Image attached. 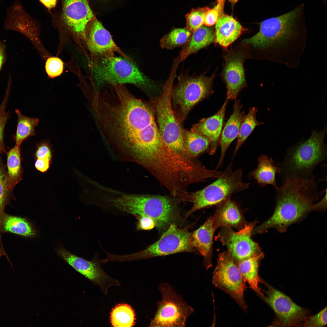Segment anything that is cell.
Wrapping results in <instances>:
<instances>
[{"mask_svg": "<svg viewBox=\"0 0 327 327\" xmlns=\"http://www.w3.org/2000/svg\"><path fill=\"white\" fill-rule=\"evenodd\" d=\"M135 311L130 305L119 304L113 308L110 313L111 326L114 327H132L136 323Z\"/></svg>", "mask_w": 327, "mask_h": 327, "instance_id": "30", "label": "cell"}, {"mask_svg": "<svg viewBox=\"0 0 327 327\" xmlns=\"http://www.w3.org/2000/svg\"><path fill=\"white\" fill-rule=\"evenodd\" d=\"M0 231L27 237H33L37 234L33 225L27 219L9 215L5 212L0 216Z\"/></svg>", "mask_w": 327, "mask_h": 327, "instance_id": "28", "label": "cell"}, {"mask_svg": "<svg viewBox=\"0 0 327 327\" xmlns=\"http://www.w3.org/2000/svg\"><path fill=\"white\" fill-rule=\"evenodd\" d=\"M97 91L92 106L104 136L140 164L166 147L152 105L137 98L122 84Z\"/></svg>", "mask_w": 327, "mask_h": 327, "instance_id": "1", "label": "cell"}, {"mask_svg": "<svg viewBox=\"0 0 327 327\" xmlns=\"http://www.w3.org/2000/svg\"><path fill=\"white\" fill-rule=\"evenodd\" d=\"M6 48L5 43L0 41V72L6 59Z\"/></svg>", "mask_w": 327, "mask_h": 327, "instance_id": "44", "label": "cell"}, {"mask_svg": "<svg viewBox=\"0 0 327 327\" xmlns=\"http://www.w3.org/2000/svg\"><path fill=\"white\" fill-rule=\"evenodd\" d=\"M232 166L231 163L215 181L191 194L190 200L193 205L186 217L200 209L217 205L230 198L233 194L249 188L250 183L243 181L241 170L233 171Z\"/></svg>", "mask_w": 327, "mask_h": 327, "instance_id": "8", "label": "cell"}, {"mask_svg": "<svg viewBox=\"0 0 327 327\" xmlns=\"http://www.w3.org/2000/svg\"><path fill=\"white\" fill-rule=\"evenodd\" d=\"M209 9L205 7L192 9L186 15L187 28L193 32L203 25L205 14Z\"/></svg>", "mask_w": 327, "mask_h": 327, "instance_id": "36", "label": "cell"}, {"mask_svg": "<svg viewBox=\"0 0 327 327\" xmlns=\"http://www.w3.org/2000/svg\"><path fill=\"white\" fill-rule=\"evenodd\" d=\"M5 254V253L0 246V257Z\"/></svg>", "mask_w": 327, "mask_h": 327, "instance_id": "47", "label": "cell"}, {"mask_svg": "<svg viewBox=\"0 0 327 327\" xmlns=\"http://www.w3.org/2000/svg\"><path fill=\"white\" fill-rule=\"evenodd\" d=\"M262 282L267 288L266 296H259L272 309L275 317L271 326H304L310 312L294 302L289 297L269 284Z\"/></svg>", "mask_w": 327, "mask_h": 327, "instance_id": "13", "label": "cell"}, {"mask_svg": "<svg viewBox=\"0 0 327 327\" xmlns=\"http://www.w3.org/2000/svg\"><path fill=\"white\" fill-rule=\"evenodd\" d=\"M20 146L16 145L7 154V183L12 192L16 184L22 180V169Z\"/></svg>", "mask_w": 327, "mask_h": 327, "instance_id": "29", "label": "cell"}, {"mask_svg": "<svg viewBox=\"0 0 327 327\" xmlns=\"http://www.w3.org/2000/svg\"><path fill=\"white\" fill-rule=\"evenodd\" d=\"M217 205L212 216L213 226L215 230L220 227H233L240 230L246 223L239 206L230 198Z\"/></svg>", "mask_w": 327, "mask_h": 327, "instance_id": "20", "label": "cell"}, {"mask_svg": "<svg viewBox=\"0 0 327 327\" xmlns=\"http://www.w3.org/2000/svg\"><path fill=\"white\" fill-rule=\"evenodd\" d=\"M190 235L187 230L171 224L158 241L145 249L128 255L112 254L111 259L113 262H124L191 251L193 247L190 243Z\"/></svg>", "mask_w": 327, "mask_h": 327, "instance_id": "10", "label": "cell"}, {"mask_svg": "<svg viewBox=\"0 0 327 327\" xmlns=\"http://www.w3.org/2000/svg\"><path fill=\"white\" fill-rule=\"evenodd\" d=\"M159 289L161 299L157 303V309L149 326H185L188 317L194 312L193 308L168 283L161 284Z\"/></svg>", "mask_w": 327, "mask_h": 327, "instance_id": "11", "label": "cell"}, {"mask_svg": "<svg viewBox=\"0 0 327 327\" xmlns=\"http://www.w3.org/2000/svg\"><path fill=\"white\" fill-rule=\"evenodd\" d=\"M232 5H234L239 0H227Z\"/></svg>", "mask_w": 327, "mask_h": 327, "instance_id": "46", "label": "cell"}, {"mask_svg": "<svg viewBox=\"0 0 327 327\" xmlns=\"http://www.w3.org/2000/svg\"><path fill=\"white\" fill-rule=\"evenodd\" d=\"M327 191L325 195L322 199L317 203L313 204V210L322 211L325 210L327 206Z\"/></svg>", "mask_w": 327, "mask_h": 327, "instance_id": "43", "label": "cell"}, {"mask_svg": "<svg viewBox=\"0 0 327 327\" xmlns=\"http://www.w3.org/2000/svg\"><path fill=\"white\" fill-rule=\"evenodd\" d=\"M243 58L237 54H233L226 58L224 78L227 88L226 98L236 100L240 91L246 85Z\"/></svg>", "mask_w": 327, "mask_h": 327, "instance_id": "19", "label": "cell"}, {"mask_svg": "<svg viewBox=\"0 0 327 327\" xmlns=\"http://www.w3.org/2000/svg\"><path fill=\"white\" fill-rule=\"evenodd\" d=\"M62 17L68 27L84 39L88 24L95 18L87 0H64Z\"/></svg>", "mask_w": 327, "mask_h": 327, "instance_id": "17", "label": "cell"}, {"mask_svg": "<svg viewBox=\"0 0 327 327\" xmlns=\"http://www.w3.org/2000/svg\"><path fill=\"white\" fill-rule=\"evenodd\" d=\"M192 33L187 28H175L160 40V46L163 48L170 50L183 46L189 41Z\"/></svg>", "mask_w": 327, "mask_h": 327, "instance_id": "34", "label": "cell"}, {"mask_svg": "<svg viewBox=\"0 0 327 327\" xmlns=\"http://www.w3.org/2000/svg\"><path fill=\"white\" fill-rule=\"evenodd\" d=\"M298 8L282 15L262 21L258 32L243 42L261 49L281 47L292 39L296 34L295 21Z\"/></svg>", "mask_w": 327, "mask_h": 327, "instance_id": "9", "label": "cell"}, {"mask_svg": "<svg viewBox=\"0 0 327 327\" xmlns=\"http://www.w3.org/2000/svg\"><path fill=\"white\" fill-rule=\"evenodd\" d=\"M215 231L211 216L191 233L190 237V245L195 247L203 256L204 266L206 269L212 266L213 238Z\"/></svg>", "mask_w": 327, "mask_h": 327, "instance_id": "21", "label": "cell"}, {"mask_svg": "<svg viewBox=\"0 0 327 327\" xmlns=\"http://www.w3.org/2000/svg\"><path fill=\"white\" fill-rule=\"evenodd\" d=\"M172 87L171 103L175 116L182 124L193 108L213 92V77L190 76L182 73Z\"/></svg>", "mask_w": 327, "mask_h": 327, "instance_id": "7", "label": "cell"}, {"mask_svg": "<svg viewBox=\"0 0 327 327\" xmlns=\"http://www.w3.org/2000/svg\"><path fill=\"white\" fill-rule=\"evenodd\" d=\"M282 184L275 189L276 207L272 216L254 227L252 235L264 233L271 228L282 233L291 225L302 220L311 211L313 204L327 189L317 190L315 177L307 179L296 176L283 178Z\"/></svg>", "mask_w": 327, "mask_h": 327, "instance_id": "2", "label": "cell"}, {"mask_svg": "<svg viewBox=\"0 0 327 327\" xmlns=\"http://www.w3.org/2000/svg\"><path fill=\"white\" fill-rule=\"evenodd\" d=\"M109 197L111 206L127 213L147 216L152 219L156 226L163 229L172 221L174 209L171 201L166 196L119 193Z\"/></svg>", "mask_w": 327, "mask_h": 327, "instance_id": "5", "label": "cell"}, {"mask_svg": "<svg viewBox=\"0 0 327 327\" xmlns=\"http://www.w3.org/2000/svg\"><path fill=\"white\" fill-rule=\"evenodd\" d=\"M45 68L48 75L51 78H54L62 74L63 71L64 63L58 58L51 57L46 60Z\"/></svg>", "mask_w": 327, "mask_h": 327, "instance_id": "39", "label": "cell"}, {"mask_svg": "<svg viewBox=\"0 0 327 327\" xmlns=\"http://www.w3.org/2000/svg\"><path fill=\"white\" fill-rule=\"evenodd\" d=\"M256 223L255 221L246 223L237 232L231 228L222 227L215 237L227 248L236 263L262 252L258 243L251 238Z\"/></svg>", "mask_w": 327, "mask_h": 327, "instance_id": "15", "label": "cell"}, {"mask_svg": "<svg viewBox=\"0 0 327 327\" xmlns=\"http://www.w3.org/2000/svg\"><path fill=\"white\" fill-rule=\"evenodd\" d=\"M225 0H216V4L212 8L206 12L204 18V24L210 27L215 25L217 21L221 12L224 10Z\"/></svg>", "mask_w": 327, "mask_h": 327, "instance_id": "40", "label": "cell"}, {"mask_svg": "<svg viewBox=\"0 0 327 327\" xmlns=\"http://www.w3.org/2000/svg\"><path fill=\"white\" fill-rule=\"evenodd\" d=\"M327 307L318 313L308 317L305 323V327H323L327 324Z\"/></svg>", "mask_w": 327, "mask_h": 327, "instance_id": "41", "label": "cell"}, {"mask_svg": "<svg viewBox=\"0 0 327 327\" xmlns=\"http://www.w3.org/2000/svg\"><path fill=\"white\" fill-rule=\"evenodd\" d=\"M274 163L272 157L261 155L258 159L257 168L250 172L249 177L255 180L261 187L270 185L277 188L276 175L277 173H280L281 169L275 165Z\"/></svg>", "mask_w": 327, "mask_h": 327, "instance_id": "26", "label": "cell"}, {"mask_svg": "<svg viewBox=\"0 0 327 327\" xmlns=\"http://www.w3.org/2000/svg\"><path fill=\"white\" fill-rule=\"evenodd\" d=\"M170 73L162 86L160 94L152 101L156 122L163 141L170 149L182 155H187L184 144V128L177 119L171 101V92L176 76Z\"/></svg>", "mask_w": 327, "mask_h": 327, "instance_id": "6", "label": "cell"}, {"mask_svg": "<svg viewBox=\"0 0 327 327\" xmlns=\"http://www.w3.org/2000/svg\"><path fill=\"white\" fill-rule=\"evenodd\" d=\"M229 100L226 98L220 109L210 117L200 120L193 125L190 131L201 135L208 139L210 144L208 149L209 155L216 152L222 132L224 119Z\"/></svg>", "mask_w": 327, "mask_h": 327, "instance_id": "18", "label": "cell"}, {"mask_svg": "<svg viewBox=\"0 0 327 327\" xmlns=\"http://www.w3.org/2000/svg\"><path fill=\"white\" fill-rule=\"evenodd\" d=\"M4 28L6 30L14 31L23 34L33 43L38 41L32 23L19 3H15L10 8Z\"/></svg>", "mask_w": 327, "mask_h": 327, "instance_id": "23", "label": "cell"}, {"mask_svg": "<svg viewBox=\"0 0 327 327\" xmlns=\"http://www.w3.org/2000/svg\"><path fill=\"white\" fill-rule=\"evenodd\" d=\"M85 40L93 58L111 56L117 53L132 62L113 40L110 33L95 18L88 24Z\"/></svg>", "mask_w": 327, "mask_h": 327, "instance_id": "16", "label": "cell"}, {"mask_svg": "<svg viewBox=\"0 0 327 327\" xmlns=\"http://www.w3.org/2000/svg\"><path fill=\"white\" fill-rule=\"evenodd\" d=\"M93 58L90 65L98 89L105 85L128 83L149 93L157 87L133 62L115 55Z\"/></svg>", "mask_w": 327, "mask_h": 327, "instance_id": "4", "label": "cell"}, {"mask_svg": "<svg viewBox=\"0 0 327 327\" xmlns=\"http://www.w3.org/2000/svg\"><path fill=\"white\" fill-rule=\"evenodd\" d=\"M326 133V126L319 132L313 130L308 139L287 150L283 160L278 165L283 178L293 176L307 179L313 175L315 167L327 159V146L324 143Z\"/></svg>", "mask_w": 327, "mask_h": 327, "instance_id": "3", "label": "cell"}, {"mask_svg": "<svg viewBox=\"0 0 327 327\" xmlns=\"http://www.w3.org/2000/svg\"><path fill=\"white\" fill-rule=\"evenodd\" d=\"M215 40L213 29L202 25L192 32L189 41L183 46L178 56L180 61H184L190 55L197 52L213 42Z\"/></svg>", "mask_w": 327, "mask_h": 327, "instance_id": "25", "label": "cell"}, {"mask_svg": "<svg viewBox=\"0 0 327 327\" xmlns=\"http://www.w3.org/2000/svg\"><path fill=\"white\" fill-rule=\"evenodd\" d=\"M184 144L187 154L196 156L208 150L209 140L197 133L184 129L183 133Z\"/></svg>", "mask_w": 327, "mask_h": 327, "instance_id": "33", "label": "cell"}, {"mask_svg": "<svg viewBox=\"0 0 327 327\" xmlns=\"http://www.w3.org/2000/svg\"><path fill=\"white\" fill-rule=\"evenodd\" d=\"M212 282L216 287L228 294L245 311L247 306L244 299L246 286L237 264L227 250L219 255Z\"/></svg>", "mask_w": 327, "mask_h": 327, "instance_id": "12", "label": "cell"}, {"mask_svg": "<svg viewBox=\"0 0 327 327\" xmlns=\"http://www.w3.org/2000/svg\"><path fill=\"white\" fill-rule=\"evenodd\" d=\"M12 84L8 83L3 100L0 105V154L5 152L4 136L5 127L9 118L10 114L6 108L11 91Z\"/></svg>", "mask_w": 327, "mask_h": 327, "instance_id": "35", "label": "cell"}, {"mask_svg": "<svg viewBox=\"0 0 327 327\" xmlns=\"http://www.w3.org/2000/svg\"><path fill=\"white\" fill-rule=\"evenodd\" d=\"M46 7L51 9L55 7L57 0H39Z\"/></svg>", "mask_w": 327, "mask_h": 327, "instance_id": "45", "label": "cell"}, {"mask_svg": "<svg viewBox=\"0 0 327 327\" xmlns=\"http://www.w3.org/2000/svg\"><path fill=\"white\" fill-rule=\"evenodd\" d=\"M138 222L137 228L138 230H149L156 226L154 220L147 216H137Z\"/></svg>", "mask_w": 327, "mask_h": 327, "instance_id": "42", "label": "cell"}, {"mask_svg": "<svg viewBox=\"0 0 327 327\" xmlns=\"http://www.w3.org/2000/svg\"><path fill=\"white\" fill-rule=\"evenodd\" d=\"M57 254L77 271L97 285L105 295L108 293L109 289L112 286H120L121 282L113 278L104 270L101 261L97 257L88 260L67 250L61 245L56 250Z\"/></svg>", "mask_w": 327, "mask_h": 327, "instance_id": "14", "label": "cell"}, {"mask_svg": "<svg viewBox=\"0 0 327 327\" xmlns=\"http://www.w3.org/2000/svg\"><path fill=\"white\" fill-rule=\"evenodd\" d=\"M263 257L264 254L261 252L239 261L236 263L245 282H247L250 288L259 296L264 295L259 286L262 279L258 275L259 263Z\"/></svg>", "mask_w": 327, "mask_h": 327, "instance_id": "27", "label": "cell"}, {"mask_svg": "<svg viewBox=\"0 0 327 327\" xmlns=\"http://www.w3.org/2000/svg\"><path fill=\"white\" fill-rule=\"evenodd\" d=\"M257 111L256 107H251L249 108L248 113L244 116L241 124L233 158L254 129L257 126L263 124L256 119V115Z\"/></svg>", "mask_w": 327, "mask_h": 327, "instance_id": "32", "label": "cell"}, {"mask_svg": "<svg viewBox=\"0 0 327 327\" xmlns=\"http://www.w3.org/2000/svg\"><path fill=\"white\" fill-rule=\"evenodd\" d=\"M15 111L17 115L18 121L13 138L16 145L20 146L24 140L35 135V128L38 125L39 120L35 117L25 116L18 109H15Z\"/></svg>", "mask_w": 327, "mask_h": 327, "instance_id": "31", "label": "cell"}, {"mask_svg": "<svg viewBox=\"0 0 327 327\" xmlns=\"http://www.w3.org/2000/svg\"><path fill=\"white\" fill-rule=\"evenodd\" d=\"M6 174L5 168L0 159V216L5 212L10 198L11 192L7 187Z\"/></svg>", "mask_w": 327, "mask_h": 327, "instance_id": "38", "label": "cell"}, {"mask_svg": "<svg viewBox=\"0 0 327 327\" xmlns=\"http://www.w3.org/2000/svg\"><path fill=\"white\" fill-rule=\"evenodd\" d=\"M233 111L226 122L221 134L219 143L221 153L216 169L223 164L226 152L232 142L238 135L245 112L242 111V104L239 100H235Z\"/></svg>", "mask_w": 327, "mask_h": 327, "instance_id": "22", "label": "cell"}, {"mask_svg": "<svg viewBox=\"0 0 327 327\" xmlns=\"http://www.w3.org/2000/svg\"><path fill=\"white\" fill-rule=\"evenodd\" d=\"M241 24L233 17L222 10L215 26V39L221 46L226 47L239 36L242 32Z\"/></svg>", "mask_w": 327, "mask_h": 327, "instance_id": "24", "label": "cell"}, {"mask_svg": "<svg viewBox=\"0 0 327 327\" xmlns=\"http://www.w3.org/2000/svg\"><path fill=\"white\" fill-rule=\"evenodd\" d=\"M34 156L36 159L35 162L50 166L53 151L48 140H44L37 143Z\"/></svg>", "mask_w": 327, "mask_h": 327, "instance_id": "37", "label": "cell"}]
</instances>
